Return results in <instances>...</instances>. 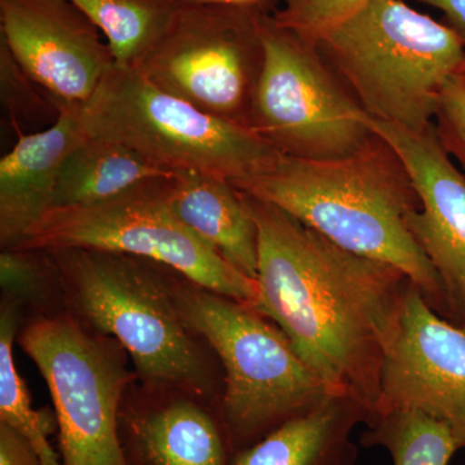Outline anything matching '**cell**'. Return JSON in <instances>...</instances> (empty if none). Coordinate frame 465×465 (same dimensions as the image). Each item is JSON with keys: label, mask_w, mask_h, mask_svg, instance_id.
I'll return each mask as SVG.
<instances>
[{"label": "cell", "mask_w": 465, "mask_h": 465, "mask_svg": "<svg viewBox=\"0 0 465 465\" xmlns=\"http://www.w3.org/2000/svg\"><path fill=\"white\" fill-rule=\"evenodd\" d=\"M0 286L2 299L20 309L24 324L67 312L60 273L50 251L21 247L2 250Z\"/></svg>", "instance_id": "22"}, {"label": "cell", "mask_w": 465, "mask_h": 465, "mask_svg": "<svg viewBox=\"0 0 465 465\" xmlns=\"http://www.w3.org/2000/svg\"><path fill=\"white\" fill-rule=\"evenodd\" d=\"M367 418L356 400L333 394L313 411L235 452L232 465H356L358 446L351 433Z\"/></svg>", "instance_id": "17"}, {"label": "cell", "mask_w": 465, "mask_h": 465, "mask_svg": "<svg viewBox=\"0 0 465 465\" xmlns=\"http://www.w3.org/2000/svg\"><path fill=\"white\" fill-rule=\"evenodd\" d=\"M108 43L116 65L134 67L154 45L180 0H70Z\"/></svg>", "instance_id": "19"}, {"label": "cell", "mask_w": 465, "mask_h": 465, "mask_svg": "<svg viewBox=\"0 0 465 465\" xmlns=\"http://www.w3.org/2000/svg\"><path fill=\"white\" fill-rule=\"evenodd\" d=\"M243 195L258 226L253 307L335 393L365 407L369 420L411 281L393 266L341 249L280 207Z\"/></svg>", "instance_id": "1"}, {"label": "cell", "mask_w": 465, "mask_h": 465, "mask_svg": "<svg viewBox=\"0 0 465 465\" xmlns=\"http://www.w3.org/2000/svg\"><path fill=\"white\" fill-rule=\"evenodd\" d=\"M168 201L180 220L242 274L258 277V226L243 193L231 182L200 173L168 179Z\"/></svg>", "instance_id": "16"}, {"label": "cell", "mask_w": 465, "mask_h": 465, "mask_svg": "<svg viewBox=\"0 0 465 465\" xmlns=\"http://www.w3.org/2000/svg\"><path fill=\"white\" fill-rule=\"evenodd\" d=\"M232 185L280 207L341 249L399 269L452 322L439 274L410 228V217L420 208L414 183L379 134L348 157H283L269 173Z\"/></svg>", "instance_id": "2"}, {"label": "cell", "mask_w": 465, "mask_h": 465, "mask_svg": "<svg viewBox=\"0 0 465 465\" xmlns=\"http://www.w3.org/2000/svg\"><path fill=\"white\" fill-rule=\"evenodd\" d=\"M366 425L361 445L387 450L393 465H449L460 450L448 425L423 412L393 410Z\"/></svg>", "instance_id": "21"}, {"label": "cell", "mask_w": 465, "mask_h": 465, "mask_svg": "<svg viewBox=\"0 0 465 465\" xmlns=\"http://www.w3.org/2000/svg\"><path fill=\"white\" fill-rule=\"evenodd\" d=\"M168 179L140 183L90 206L52 208L17 247L137 256L173 268L204 289L255 305L258 282L238 272L183 224L168 201Z\"/></svg>", "instance_id": "7"}, {"label": "cell", "mask_w": 465, "mask_h": 465, "mask_svg": "<svg viewBox=\"0 0 465 465\" xmlns=\"http://www.w3.org/2000/svg\"><path fill=\"white\" fill-rule=\"evenodd\" d=\"M50 252L67 312L92 331L115 339L133 361L137 381L191 391L222 405V363L177 307L174 269L109 251Z\"/></svg>", "instance_id": "3"}, {"label": "cell", "mask_w": 465, "mask_h": 465, "mask_svg": "<svg viewBox=\"0 0 465 465\" xmlns=\"http://www.w3.org/2000/svg\"><path fill=\"white\" fill-rule=\"evenodd\" d=\"M183 5H231L256 9L265 15H273L278 8V0H180Z\"/></svg>", "instance_id": "28"}, {"label": "cell", "mask_w": 465, "mask_h": 465, "mask_svg": "<svg viewBox=\"0 0 465 465\" xmlns=\"http://www.w3.org/2000/svg\"><path fill=\"white\" fill-rule=\"evenodd\" d=\"M0 465H43L41 457L16 430L0 423Z\"/></svg>", "instance_id": "26"}, {"label": "cell", "mask_w": 465, "mask_h": 465, "mask_svg": "<svg viewBox=\"0 0 465 465\" xmlns=\"http://www.w3.org/2000/svg\"><path fill=\"white\" fill-rule=\"evenodd\" d=\"M82 104L60 103L56 121L34 134L18 133L0 161V247L14 249L54 208L58 174L67 155L85 139Z\"/></svg>", "instance_id": "15"}, {"label": "cell", "mask_w": 465, "mask_h": 465, "mask_svg": "<svg viewBox=\"0 0 465 465\" xmlns=\"http://www.w3.org/2000/svg\"><path fill=\"white\" fill-rule=\"evenodd\" d=\"M370 0H278L275 23L316 43L323 34L354 16Z\"/></svg>", "instance_id": "24"}, {"label": "cell", "mask_w": 465, "mask_h": 465, "mask_svg": "<svg viewBox=\"0 0 465 465\" xmlns=\"http://www.w3.org/2000/svg\"><path fill=\"white\" fill-rule=\"evenodd\" d=\"M434 125L443 146L465 173V58L440 92Z\"/></svg>", "instance_id": "25"}, {"label": "cell", "mask_w": 465, "mask_h": 465, "mask_svg": "<svg viewBox=\"0 0 465 465\" xmlns=\"http://www.w3.org/2000/svg\"><path fill=\"white\" fill-rule=\"evenodd\" d=\"M265 61L250 115V130L283 157L331 161L362 148L372 133L365 110L317 45L262 21Z\"/></svg>", "instance_id": "9"}, {"label": "cell", "mask_w": 465, "mask_h": 465, "mask_svg": "<svg viewBox=\"0 0 465 465\" xmlns=\"http://www.w3.org/2000/svg\"><path fill=\"white\" fill-rule=\"evenodd\" d=\"M17 341L50 390L61 463L125 465L119 409L128 385L137 379L125 349L69 312L29 321Z\"/></svg>", "instance_id": "8"}, {"label": "cell", "mask_w": 465, "mask_h": 465, "mask_svg": "<svg viewBox=\"0 0 465 465\" xmlns=\"http://www.w3.org/2000/svg\"><path fill=\"white\" fill-rule=\"evenodd\" d=\"M87 136L115 140L171 174L235 183L273 170L283 155L250 128L162 91L134 67H112L81 105Z\"/></svg>", "instance_id": "6"}, {"label": "cell", "mask_w": 465, "mask_h": 465, "mask_svg": "<svg viewBox=\"0 0 465 465\" xmlns=\"http://www.w3.org/2000/svg\"><path fill=\"white\" fill-rule=\"evenodd\" d=\"M264 17L256 9L182 3L134 69L194 108L250 128L265 61Z\"/></svg>", "instance_id": "10"}, {"label": "cell", "mask_w": 465, "mask_h": 465, "mask_svg": "<svg viewBox=\"0 0 465 465\" xmlns=\"http://www.w3.org/2000/svg\"><path fill=\"white\" fill-rule=\"evenodd\" d=\"M439 9L443 15V23L454 30L465 47V0H412Z\"/></svg>", "instance_id": "27"}, {"label": "cell", "mask_w": 465, "mask_h": 465, "mask_svg": "<svg viewBox=\"0 0 465 465\" xmlns=\"http://www.w3.org/2000/svg\"><path fill=\"white\" fill-rule=\"evenodd\" d=\"M314 45L367 114L414 131L434 124L440 92L465 58L454 30L405 0H370Z\"/></svg>", "instance_id": "5"}, {"label": "cell", "mask_w": 465, "mask_h": 465, "mask_svg": "<svg viewBox=\"0 0 465 465\" xmlns=\"http://www.w3.org/2000/svg\"><path fill=\"white\" fill-rule=\"evenodd\" d=\"M0 96L14 124H41L60 115V101L36 84L0 41Z\"/></svg>", "instance_id": "23"}, {"label": "cell", "mask_w": 465, "mask_h": 465, "mask_svg": "<svg viewBox=\"0 0 465 465\" xmlns=\"http://www.w3.org/2000/svg\"><path fill=\"white\" fill-rule=\"evenodd\" d=\"M177 307L224 371L223 419L235 452L255 445L335 393L282 330L250 302L220 295L173 271Z\"/></svg>", "instance_id": "4"}, {"label": "cell", "mask_w": 465, "mask_h": 465, "mask_svg": "<svg viewBox=\"0 0 465 465\" xmlns=\"http://www.w3.org/2000/svg\"><path fill=\"white\" fill-rule=\"evenodd\" d=\"M173 176L124 143L85 136L61 167L54 208L90 206L112 200L140 183Z\"/></svg>", "instance_id": "18"}, {"label": "cell", "mask_w": 465, "mask_h": 465, "mask_svg": "<svg viewBox=\"0 0 465 465\" xmlns=\"http://www.w3.org/2000/svg\"><path fill=\"white\" fill-rule=\"evenodd\" d=\"M393 410L442 421L459 449H465V326L437 313L412 282L382 366L381 400L372 416Z\"/></svg>", "instance_id": "11"}, {"label": "cell", "mask_w": 465, "mask_h": 465, "mask_svg": "<svg viewBox=\"0 0 465 465\" xmlns=\"http://www.w3.org/2000/svg\"><path fill=\"white\" fill-rule=\"evenodd\" d=\"M20 309L2 299L0 302V423L8 424L36 450L43 465H63L52 448L50 437L56 432L54 411L34 410L25 381L18 374L14 348L23 327Z\"/></svg>", "instance_id": "20"}, {"label": "cell", "mask_w": 465, "mask_h": 465, "mask_svg": "<svg viewBox=\"0 0 465 465\" xmlns=\"http://www.w3.org/2000/svg\"><path fill=\"white\" fill-rule=\"evenodd\" d=\"M125 465H232L235 451L220 403L134 379L118 418Z\"/></svg>", "instance_id": "14"}, {"label": "cell", "mask_w": 465, "mask_h": 465, "mask_svg": "<svg viewBox=\"0 0 465 465\" xmlns=\"http://www.w3.org/2000/svg\"><path fill=\"white\" fill-rule=\"evenodd\" d=\"M103 38L70 0H0V41L60 103H87L114 66Z\"/></svg>", "instance_id": "12"}, {"label": "cell", "mask_w": 465, "mask_h": 465, "mask_svg": "<svg viewBox=\"0 0 465 465\" xmlns=\"http://www.w3.org/2000/svg\"><path fill=\"white\" fill-rule=\"evenodd\" d=\"M366 124L382 137L411 176L420 208L410 228L439 274L452 322L465 326V173L440 142L434 124L407 130L366 115Z\"/></svg>", "instance_id": "13"}]
</instances>
